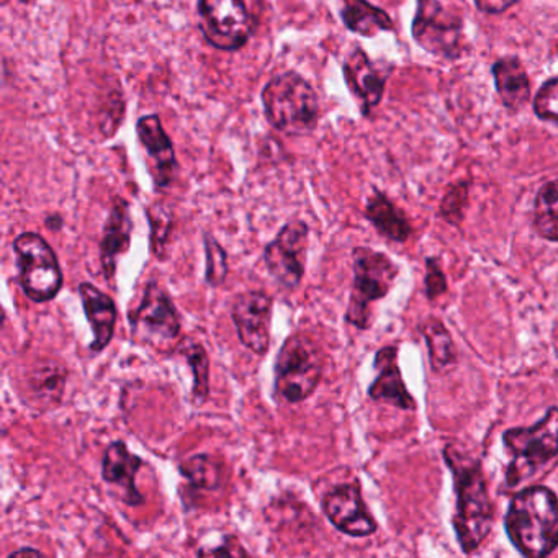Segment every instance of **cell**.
<instances>
[{
	"mask_svg": "<svg viewBox=\"0 0 558 558\" xmlns=\"http://www.w3.org/2000/svg\"><path fill=\"white\" fill-rule=\"evenodd\" d=\"M341 21L352 34L365 38L377 37L381 32H393L395 24L384 9L371 4L368 0H339Z\"/></svg>",
	"mask_w": 558,
	"mask_h": 558,
	"instance_id": "603a6c76",
	"label": "cell"
},
{
	"mask_svg": "<svg viewBox=\"0 0 558 558\" xmlns=\"http://www.w3.org/2000/svg\"><path fill=\"white\" fill-rule=\"evenodd\" d=\"M274 371L277 398L290 404L302 403L322 381L325 355L315 339L295 332L280 348Z\"/></svg>",
	"mask_w": 558,
	"mask_h": 558,
	"instance_id": "5b68a950",
	"label": "cell"
},
{
	"mask_svg": "<svg viewBox=\"0 0 558 558\" xmlns=\"http://www.w3.org/2000/svg\"><path fill=\"white\" fill-rule=\"evenodd\" d=\"M66 381L68 368L63 364L54 361L40 362L25 377L27 400L32 401L37 410L57 408L63 401Z\"/></svg>",
	"mask_w": 558,
	"mask_h": 558,
	"instance_id": "ffe728a7",
	"label": "cell"
},
{
	"mask_svg": "<svg viewBox=\"0 0 558 558\" xmlns=\"http://www.w3.org/2000/svg\"><path fill=\"white\" fill-rule=\"evenodd\" d=\"M149 225H151V251L156 259H162L174 227V215L171 208L155 204L148 208Z\"/></svg>",
	"mask_w": 558,
	"mask_h": 558,
	"instance_id": "f1b7e54d",
	"label": "cell"
},
{
	"mask_svg": "<svg viewBox=\"0 0 558 558\" xmlns=\"http://www.w3.org/2000/svg\"><path fill=\"white\" fill-rule=\"evenodd\" d=\"M502 444L512 457L506 470V483L512 488L558 456V408H548L531 427L505 430Z\"/></svg>",
	"mask_w": 558,
	"mask_h": 558,
	"instance_id": "8992f818",
	"label": "cell"
},
{
	"mask_svg": "<svg viewBox=\"0 0 558 558\" xmlns=\"http://www.w3.org/2000/svg\"><path fill=\"white\" fill-rule=\"evenodd\" d=\"M492 76L502 107L511 113L524 109L531 100V80L522 61L518 57L501 58L493 63Z\"/></svg>",
	"mask_w": 558,
	"mask_h": 558,
	"instance_id": "44dd1931",
	"label": "cell"
},
{
	"mask_svg": "<svg viewBox=\"0 0 558 558\" xmlns=\"http://www.w3.org/2000/svg\"><path fill=\"white\" fill-rule=\"evenodd\" d=\"M145 465L142 457L130 452L123 440H113L102 459V480L110 486L122 489V499L129 506H142L145 502L136 488V475Z\"/></svg>",
	"mask_w": 558,
	"mask_h": 558,
	"instance_id": "2e32d148",
	"label": "cell"
},
{
	"mask_svg": "<svg viewBox=\"0 0 558 558\" xmlns=\"http://www.w3.org/2000/svg\"><path fill=\"white\" fill-rule=\"evenodd\" d=\"M205 247V282L218 289L228 277V254L211 233L204 234Z\"/></svg>",
	"mask_w": 558,
	"mask_h": 558,
	"instance_id": "83f0119b",
	"label": "cell"
},
{
	"mask_svg": "<svg viewBox=\"0 0 558 558\" xmlns=\"http://www.w3.org/2000/svg\"><path fill=\"white\" fill-rule=\"evenodd\" d=\"M326 518L342 534L368 537L377 532V522L368 511L357 482L332 486L322 499Z\"/></svg>",
	"mask_w": 558,
	"mask_h": 558,
	"instance_id": "4fadbf2b",
	"label": "cell"
},
{
	"mask_svg": "<svg viewBox=\"0 0 558 558\" xmlns=\"http://www.w3.org/2000/svg\"><path fill=\"white\" fill-rule=\"evenodd\" d=\"M136 135L151 161L149 169H151L155 187L159 191L168 189L178 172V159H175L174 146L159 116L153 113V116L142 117L136 123Z\"/></svg>",
	"mask_w": 558,
	"mask_h": 558,
	"instance_id": "9a60e30c",
	"label": "cell"
},
{
	"mask_svg": "<svg viewBox=\"0 0 558 558\" xmlns=\"http://www.w3.org/2000/svg\"><path fill=\"white\" fill-rule=\"evenodd\" d=\"M463 19L444 8L440 0H417L411 37L433 57L457 61L465 51Z\"/></svg>",
	"mask_w": 558,
	"mask_h": 558,
	"instance_id": "9c48e42d",
	"label": "cell"
},
{
	"mask_svg": "<svg viewBox=\"0 0 558 558\" xmlns=\"http://www.w3.org/2000/svg\"><path fill=\"white\" fill-rule=\"evenodd\" d=\"M21 4H31L32 0H19Z\"/></svg>",
	"mask_w": 558,
	"mask_h": 558,
	"instance_id": "d590c367",
	"label": "cell"
},
{
	"mask_svg": "<svg viewBox=\"0 0 558 558\" xmlns=\"http://www.w3.org/2000/svg\"><path fill=\"white\" fill-rule=\"evenodd\" d=\"M506 534L519 554L544 558L558 547V498L544 485L527 486L512 498Z\"/></svg>",
	"mask_w": 558,
	"mask_h": 558,
	"instance_id": "7a4b0ae2",
	"label": "cell"
},
{
	"mask_svg": "<svg viewBox=\"0 0 558 558\" xmlns=\"http://www.w3.org/2000/svg\"><path fill=\"white\" fill-rule=\"evenodd\" d=\"M179 472L189 480L192 488L215 492L223 485V463L208 453L189 457L179 465Z\"/></svg>",
	"mask_w": 558,
	"mask_h": 558,
	"instance_id": "484cf974",
	"label": "cell"
},
{
	"mask_svg": "<svg viewBox=\"0 0 558 558\" xmlns=\"http://www.w3.org/2000/svg\"><path fill=\"white\" fill-rule=\"evenodd\" d=\"M532 227L542 240L558 243V179L538 189L532 207Z\"/></svg>",
	"mask_w": 558,
	"mask_h": 558,
	"instance_id": "cb8c5ba5",
	"label": "cell"
},
{
	"mask_svg": "<svg viewBox=\"0 0 558 558\" xmlns=\"http://www.w3.org/2000/svg\"><path fill=\"white\" fill-rule=\"evenodd\" d=\"M421 332L429 349L430 367L436 374L447 371L457 364V349L452 336L447 331L440 319L427 318L421 325Z\"/></svg>",
	"mask_w": 558,
	"mask_h": 558,
	"instance_id": "d4e9b609",
	"label": "cell"
},
{
	"mask_svg": "<svg viewBox=\"0 0 558 558\" xmlns=\"http://www.w3.org/2000/svg\"><path fill=\"white\" fill-rule=\"evenodd\" d=\"M272 296L263 290L240 293L231 305V318L244 348L256 355H266L272 331Z\"/></svg>",
	"mask_w": 558,
	"mask_h": 558,
	"instance_id": "7c38bea8",
	"label": "cell"
},
{
	"mask_svg": "<svg viewBox=\"0 0 558 558\" xmlns=\"http://www.w3.org/2000/svg\"><path fill=\"white\" fill-rule=\"evenodd\" d=\"M17 254L19 282L25 296L35 303L57 299L64 276L53 247L37 233H22L12 243Z\"/></svg>",
	"mask_w": 558,
	"mask_h": 558,
	"instance_id": "ba28073f",
	"label": "cell"
},
{
	"mask_svg": "<svg viewBox=\"0 0 558 558\" xmlns=\"http://www.w3.org/2000/svg\"><path fill=\"white\" fill-rule=\"evenodd\" d=\"M264 0H198V28L215 50L240 51L263 21Z\"/></svg>",
	"mask_w": 558,
	"mask_h": 558,
	"instance_id": "277c9868",
	"label": "cell"
},
{
	"mask_svg": "<svg viewBox=\"0 0 558 558\" xmlns=\"http://www.w3.org/2000/svg\"><path fill=\"white\" fill-rule=\"evenodd\" d=\"M310 228L303 220H290L264 250L267 272L280 289L293 292L305 277Z\"/></svg>",
	"mask_w": 558,
	"mask_h": 558,
	"instance_id": "30bf717a",
	"label": "cell"
},
{
	"mask_svg": "<svg viewBox=\"0 0 558 558\" xmlns=\"http://www.w3.org/2000/svg\"><path fill=\"white\" fill-rule=\"evenodd\" d=\"M80 295L83 300L84 315L94 332V341L89 344L90 352L100 354L106 351L116 335L119 318L116 302L112 296L89 282L81 283Z\"/></svg>",
	"mask_w": 558,
	"mask_h": 558,
	"instance_id": "d6986e66",
	"label": "cell"
},
{
	"mask_svg": "<svg viewBox=\"0 0 558 558\" xmlns=\"http://www.w3.org/2000/svg\"><path fill=\"white\" fill-rule=\"evenodd\" d=\"M179 352L184 355L194 377L192 385V400L194 403L204 404L210 393V359L201 342L194 339H185L179 345Z\"/></svg>",
	"mask_w": 558,
	"mask_h": 558,
	"instance_id": "4316f807",
	"label": "cell"
},
{
	"mask_svg": "<svg viewBox=\"0 0 558 558\" xmlns=\"http://www.w3.org/2000/svg\"><path fill=\"white\" fill-rule=\"evenodd\" d=\"M133 220L130 204L122 197L113 198L109 218L104 225V236L100 241V264L104 277L112 280L117 272L120 256L130 250L132 244Z\"/></svg>",
	"mask_w": 558,
	"mask_h": 558,
	"instance_id": "ac0fdd59",
	"label": "cell"
},
{
	"mask_svg": "<svg viewBox=\"0 0 558 558\" xmlns=\"http://www.w3.org/2000/svg\"><path fill=\"white\" fill-rule=\"evenodd\" d=\"M532 109L542 122H550L558 126V76L550 77L542 84L532 100Z\"/></svg>",
	"mask_w": 558,
	"mask_h": 558,
	"instance_id": "4dcf8cb0",
	"label": "cell"
},
{
	"mask_svg": "<svg viewBox=\"0 0 558 558\" xmlns=\"http://www.w3.org/2000/svg\"><path fill=\"white\" fill-rule=\"evenodd\" d=\"M22 555H37V557H45L44 551L37 550V548H21V550L12 551L9 558L22 557Z\"/></svg>",
	"mask_w": 558,
	"mask_h": 558,
	"instance_id": "e575fe53",
	"label": "cell"
},
{
	"mask_svg": "<svg viewBox=\"0 0 558 558\" xmlns=\"http://www.w3.org/2000/svg\"><path fill=\"white\" fill-rule=\"evenodd\" d=\"M45 227L48 228L50 231H61L64 227V220L61 215L54 214L50 215V217L45 220Z\"/></svg>",
	"mask_w": 558,
	"mask_h": 558,
	"instance_id": "836d02e7",
	"label": "cell"
},
{
	"mask_svg": "<svg viewBox=\"0 0 558 558\" xmlns=\"http://www.w3.org/2000/svg\"><path fill=\"white\" fill-rule=\"evenodd\" d=\"M352 256L354 282L345 322L357 329H368L372 325V305L388 295L400 269L387 254L371 247H355Z\"/></svg>",
	"mask_w": 558,
	"mask_h": 558,
	"instance_id": "52a82bcc",
	"label": "cell"
},
{
	"mask_svg": "<svg viewBox=\"0 0 558 558\" xmlns=\"http://www.w3.org/2000/svg\"><path fill=\"white\" fill-rule=\"evenodd\" d=\"M470 184L465 181L456 182L447 189L440 204V217L450 225H460L463 220V211L469 204Z\"/></svg>",
	"mask_w": 558,
	"mask_h": 558,
	"instance_id": "f546056e",
	"label": "cell"
},
{
	"mask_svg": "<svg viewBox=\"0 0 558 558\" xmlns=\"http://www.w3.org/2000/svg\"><path fill=\"white\" fill-rule=\"evenodd\" d=\"M365 218L374 225L375 230L395 243H407L413 228L407 215L380 191H374L365 207Z\"/></svg>",
	"mask_w": 558,
	"mask_h": 558,
	"instance_id": "7402d4cb",
	"label": "cell"
},
{
	"mask_svg": "<svg viewBox=\"0 0 558 558\" xmlns=\"http://www.w3.org/2000/svg\"><path fill=\"white\" fill-rule=\"evenodd\" d=\"M264 116L277 132L306 136L318 129L319 97L312 84L295 71L277 74L260 93Z\"/></svg>",
	"mask_w": 558,
	"mask_h": 558,
	"instance_id": "3957f363",
	"label": "cell"
},
{
	"mask_svg": "<svg viewBox=\"0 0 558 558\" xmlns=\"http://www.w3.org/2000/svg\"><path fill=\"white\" fill-rule=\"evenodd\" d=\"M397 355L398 351L393 345L380 349L375 354L374 367L378 375L368 387V397L400 410L413 411L416 408V400L404 385L397 364Z\"/></svg>",
	"mask_w": 558,
	"mask_h": 558,
	"instance_id": "e0dca14e",
	"label": "cell"
},
{
	"mask_svg": "<svg viewBox=\"0 0 558 558\" xmlns=\"http://www.w3.org/2000/svg\"><path fill=\"white\" fill-rule=\"evenodd\" d=\"M393 70V64L372 61L361 47L354 48L345 58L342 64L345 86L361 106L362 116L371 117V113L380 106L388 77Z\"/></svg>",
	"mask_w": 558,
	"mask_h": 558,
	"instance_id": "5bb4252c",
	"label": "cell"
},
{
	"mask_svg": "<svg viewBox=\"0 0 558 558\" xmlns=\"http://www.w3.org/2000/svg\"><path fill=\"white\" fill-rule=\"evenodd\" d=\"M426 296L434 302L437 296L442 295L447 292V279L444 274L442 267H440V260L437 257H427L426 259Z\"/></svg>",
	"mask_w": 558,
	"mask_h": 558,
	"instance_id": "1f68e13d",
	"label": "cell"
},
{
	"mask_svg": "<svg viewBox=\"0 0 558 558\" xmlns=\"http://www.w3.org/2000/svg\"><path fill=\"white\" fill-rule=\"evenodd\" d=\"M476 11L485 15H499L519 4V0H473Z\"/></svg>",
	"mask_w": 558,
	"mask_h": 558,
	"instance_id": "d6a6232c",
	"label": "cell"
},
{
	"mask_svg": "<svg viewBox=\"0 0 558 558\" xmlns=\"http://www.w3.org/2000/svg\"><path fill=\"white\" fill-rule=\"evenodd\" d=\"M444 460L453 475L457 509L453 529L465 554L475 551L488 537L493 525V505L482 463L459 444H447Z\"/></svg>",
	"mask_w": 558,
	"mask_h": 558,
	"instance_id": "6da1fadb",
	"label": "cell"
},
{
	"mask_svg": "<svg viewBox=\"0 0 558 558\" xmlns=\"http://www.w3.org/2000/svg\"><path fill=\"white\" fill-rule=\"evenodd\" d=\"M130 328L142 344L162 345L181 336V316L161 283H146L142 302L130 313Z\"/></svg>",
	"mask_w": 558,
	"mask_h": 558,
	"instance_id": "8fae6325",
	"label": "cell"
}]
</instances>
